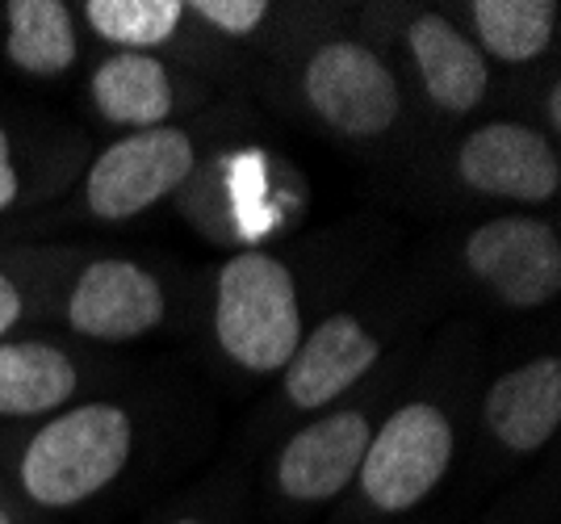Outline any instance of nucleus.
<instances>
[{"instance_id":"23","label":"nucleus","mask_w":561,"mask_h":524,"mask_svg":"<svg viewBox=\"0 0 561 524\" xmlns=\"http://www.w3.org/2000/svg\"><path fill=\"white\" fill-rule=\"evenodd\" d=\"M176 524H202V521H176Z\"/></svg>"},{"instance_id":"20","label":"nucleus","mask_w":561,"mask_h":524,"mask_svg":"<svg viewBox=\"0 0 561 524\" xmlns=\"http://www.w3.org/2000/svg\"><path fill=\"white\" fill-rule=\"evenodd\" d=\"M18 319H22V294H18V286L0 273V335L9 332Z\"/></svg>"},{"instance_id":"14","label":"nucleus","mask_w":561,"mask_h":524,"mask_svg":"<svg viewBox=\"0 0 561 524\" xmlns=\"http://www.w3.org/2000/svg\"><path fill=\"white\" fill-rule=\"evenodd\" d=\"M76 365L50 344H0V415H43L68 403Z\"/></svg>"},{"instance_id":"1","label":"nucleus","mask_w":561,"mask_h":524,"mask_svg":"<svg viewBox=\"0 0 561 524\" xmlns=\"http://www.w3.org/2000/svg\"><path fill=\"white\" fill-rule=\"evenodd\" d=\"M218 344L252 374L285 369L302 344V310L289 269L268 252H239L218 273Z\"/></svg>"},{"instance_id":"5","label":"nucleus","mask_w":561,"mask_h":524,"mask_svg":"<svg viewBox=\"0 0 561 524\" xmlns=\"http://www.w3.org/2000/svg\"><path fill=\"white\" fill-rule=\"evenodd\" d=\"M306 96L314 114L352 139H374L398 118V80L381 55L360 43H328L306 68Z\"/></svg>"},{"instance_id":"21","label":"nucleus","mask_w":561,"mask_h":524,"mask_svg":"<svg viewBox=\"0 0 561 524\" xmlns=\"http://www.w3.org/2000/svg\"><path fill=\"white\" fill-rule=\"evenodd\" d=\"M549 126H553V130H561V84H553V89H549Z\"/></svg>"},{"instance_id":"4","label":"nucleus","mask_w":561,"mask_h":524,"mask_svg":"<svg viewBox=\"0 0 561 524\" xmlns=\"http://www.w3.org/2000/svg\"><path fill=\"white\" fill-rule=\"evenodd\" d=\"M193 168V139L176 126L135 130L96 156L89 172V206L101 218H135L176 190Z\"/></svg>"},{"instance_id":"11","label":"nucleus","mask_w":561,"mask_h":524,"mask_svg":"<svg viewBox=\"0 0 561 524\" xmlns=\"http://www.w3.org/2000/svg\"><path fill=\"white\" fill-rule=\"evenodd\" d=\"M486 424L507 449H540L561 424V361L545 357L503 374L486 395Z\"/></svg>"},{"instance_id":"22","label":"nucleus","mask_w":561,"mask_h":524,"mask_svg":"<svg viewBox=\"0 0 561 524\" xmlns=\"http://www.w3.org/2000/svg\"><path fill=\"white\" fill-rule=\"evenodd\" d=\"M0 524H9V516H4V512H0Z\"/></svg>"},{"instance_id":"18","label":"nucleus","mask_w":561,"mask_h":524,"mask_svg":"<svg viewBox=\"0 0 561 524\" xmlns=\"http://www.w3.org/2000/svg\"><path fill=\"white\" fill-rule=\"evenodd\" d=\"M185 13H197L202 22L218 25L222 34H252L264 22L268 4L264 0H193L185 4Z\"/></svg>"},{"instance_id":"12","label":"nucleus","mask_w":561,"mask_h":524,"mask_svg":"<svg viewBox=\"0 0 561 524\" xmlns=\"http://www.w3.org/2000/svg\"><path fill=\"white\" fill-rule=\"evenodd\" d=\"M411 50L420 64L427 96L448 114H469L491 84L482 50L440 13H423L411 22Z\"/></svg>"},{"instance_id":"15","label":"nucleus","mask_w":561,"mask_h":524,"mask_svg":"<svg viewBox=\"0 0 561 524\" xmlns=\"http://www.w3.org/2000/svg\"><path fill=\"white\" fill-rule=\"evenodd\" d=\"M9 59L30 76H59L76 64V25L59 0H9Z\"/></svg>"},{"instance_id":"8","label":"nucleus","mask_w":561,"mask_h":524,"mask_svg":"<svg viewBox=\"0 0 561 524\" xmlns=\"http://www.w3.org/2000/svg\"><path fill=\"white\" fill-rule=\"evenodd\" d=\"M68 319L93 340H135L164 323V289L130 261H96L71 289Z\"/></svg>"},{"instance_id":"2","label":"nucleus","mask_w":561,"mask_h":524,"mask_svg":"<svg viewBox=\"0 0 561 524\" xmlns=\"http://www.w3.org/2000/svg\"><path fill=\"white\" fill-rule=\"evenodd\" d=\"M135 445L130 415L114 403L76 407L50 420L22 457L25 495L43 508H71L110 487Z\"/></svg>"},{"instance_id":"3","label":"nucleus","mask_w":561,"mask_h":524,"mask_svg":"<svg viewBox=\"0 0 561 524\" xmlns=\"http://www.w3.org/2000/svg\"><path fill=\"white\" fill-rule=\"evenodd\" d=\"M453 462V424L440 407L407 403L369 436L360 462V491L381 512H407L423 503Z\"/></svg>"},{"instance_id":"16","label":"nucleus","mask_w":561,"mask_h":524,"mask_svg":"<svg viewBox=\"0 0 561 524\" xmlns=\"http://www.w3.org/2000/svg\"><path fill=\"white\" fill-rule=\"evenodd\" d=\"M469 13L491 55L503 64H528L553 43L561 9L553 0H473Z\"/></svg>"},{"instance_id":"13","label":"nucleus","mask_w":561,"mask_h":524,"mask_svg":"<svg viewBox=\"0 0 561 524\" xmlns=\"http://www.w3.org/2000/svg\"><path fill=\"white\" fill-rule=\"evenodd\" d=\"M93 101L117 126L151 130L172 114V80L160 59L142 50H117L93 72Z\"/></svg>"},{"instance_id":"6","label":"nucleus","mask_w":561,"mask_h":524,"mask_svg":"<svg viewBox=\"0 0 561 524\" xmlns=\"http://www.w3.org/2000/svg\"><path fill=\"white\" fill-rule=\"evenodd\" d=\"M469 269L512 307H545L561 289V239L537 218H491L466 243Z\"/></svg>"},{"instance_id":"17","label":"nucleus","mask_w":561,"mask_h":524,"mask_svg":"<svg viewBox=\"0 0 561 524\" xmlns=\"http://www.w3.org/2000/svg\"><path fill=\"white\" fill-rule=\"evenodd\" d=\"M84 18L117 47H160L185 18L181 0H89Z\"/></svg>"},{"instance_id":"10","label":"nucleus","mask_w":561,"mask_h":524,"mask_svg":"<svg viewBox=\"0 0 561 524\" xmlns=\"http://www.w3.org/2000/svg\"><path fill=\"white\" fill-rule=\"evenodd\" d=\"M377 357H381V344L352 315H331L306 335L298 344V353L289 357L285 390L302 411L328 407L335 395L356 386L360 374H369V365Z\"/></svg>"},{"instance_id":"7","label":"nucleus","mask_w":561,"mask_h":524,"mask_svg":"<svg viewBox=\"0 0 561 524\" xmlns=\"http://www.w3.org/2000/svg\"><path fill=\"white\" fill-rule=\"evenodd\" d=\"M457 168L469 190L507 202L537 206L561 190V160L553 144L519 122H491L473 130L461 144Z\"/></svg>"},{"instance_id":"19","label":"nucleus","mask_w":561,"mask_h":524,"mask_svg":"<svg viewBox=\"0 0 561 524\" xmlns=\"http://www.w3.org/2000/svg\"><path fill=\"white\" fill-rule=\"evenodd\" d=\"M18 202V172H13V160H9V135L0 130V210Z\"/></svg>"},{"instance_id":"9","label":"nucleus","mask_w":561,"mask_h":524,"mask_svg":"<svg viewBox=\"0 0 561 524\" xmlns=\"http://www.w3.org/2000/svg\"><path fill=\"white\" fill-rule=\"evenodd\" d=\"M369 420L360 411H335L306 424L277 462V482L289 500H331L360 475L369 449Z\"/></svg>"}]
</instances>
